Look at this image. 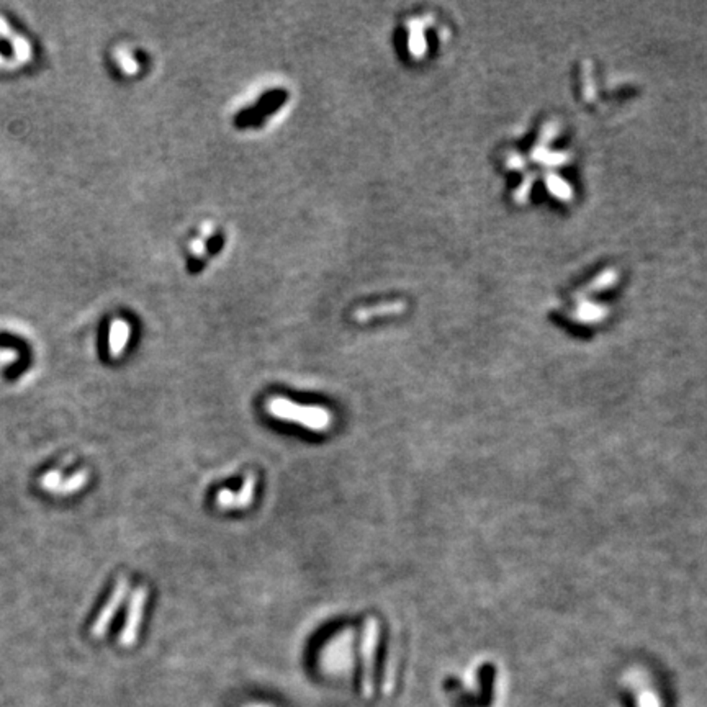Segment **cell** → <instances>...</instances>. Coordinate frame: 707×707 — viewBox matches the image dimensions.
I'll list each match as a JSON object with an SVG mask.
<instances>
[{
    "label": "cell",
    "mask_w": 707,
    "mask_h": 707,
    "mask_svg": "<svg viewBox=\"0 0 707 707\" xmlns=\"http://www.w3.org/2000/svg\"><path fill=\"white\" fill-rule=\"evenodd\" d=\"M560 136L553 123L542 125L536 140L530 141L523 150H509L504 154L506 167L530 166L529 170L523 172L520 179V192L516 200L527 202L532 189L541 187L542 192L553 195L558 202H571L570 180L560 175L570 162V152L567 150H557L555 141Z\"/></svg>",
    "instance_id": "6da1fadb"
},
{
    "label": "cell",
    "mask_w": 707,
    "mask_h": 707,
    "mask_svg": "<svg viewBox=\"0 0 707 707\" xmlns=\"http://www.w3.org/2000/svg\"><path fill=\"white\" fill-rule=\"evenodd\" d=\"M265 411L272 418L285 423L298 424L313 432H323L333 428V413L318 404H300L284 396H272L265 401Z\"/></svg>",
    "instance_id": "7a4b0ae2"
},
{
    "label": "cell",
    "mask_w": 707,
    "mask_h": 707,
    "mask_svg": "<svg viewBox=\"0 0 707 707\" xmlns=\"http://www.w3.org/2000/svg\"><path fill=\"white\" fill-rule=\"evenodd\" d=\"M380 624L375 618H369L364 622L362 630V694L365 699H370L375 691V658L377 647H379Z\"/></svg>",
    "instance_id": "3957f363"
},
{
    "label": "cell",
    "mask_w": 707,
    "mask_h": 707,
    "mask_svg": "<svg viewBox=\"0 0 707 707\" xmlns=\"http://www.w3.org/2000/svg\"><path fill=\"white\" fill-rule=\"evenodd\" d=\"M147 601V586L141 585L138 586L135 591H133L130 604H128V613H126V620L125 625H123V630L120 634V643L122 647H133L138 640V634H140L141 620H143V613H145V606Z\"/></svg>",
    "instance_id": "277c9868"
},
{
    "label": "cell",
    "mask_w": 707,
    "mask_h": 707,
    "mask_svg": "<svg viewBox=\"0 0 707 707\" xmlns=\"http://www.w3.org/2000/svg\"><path fill=\"white\" fill-rule=\"evenodd\" d=\"M128 590H130V583H128V578H120V580L117 581V585H115L108 601L105 603L103 608L100 609L97 619H95V622L92 624V629H90L92 637L100 639L107 634V630L110 627V624H112L115 614H117L118 609L122 608V603H123V599H125Z\"/></svg>",
    "instance_id": "5b68a950"
},
{
    "label": "cell",
    "mask_w": 707,
    "mask_h": 707,
    "mask_svg": "<svg viewBox=\"0 0 707 707\" xmlns=\"http://www.w3.org/2000/svg\"><path fill=\"white\" fill-rule=\"evenodd\" d=\"M257 476L247 474L240 491L219 490L214 496V503L219 509H246L249 508L256 496Z\"/></svg>",
    "instance_id": "8992f818"
},
{
    "label": "cell",
    "mask_w": 707,
    "mask_h": 707,
    "mask_svg": "<svg viewBox=\"0 0 707 707\" xmlns=\"http://www.w3.org/2000/svg\"><path fill=\"white\" fill-rule=\"evenodd\" d=\"M130 333L131 328L125 319H115V321L110 324L108 351L113 359H118L123 354V351H125L128 339H130Z\"/></svg>",
    "instance_id": "52a82bcc"
},
{
    "label": "cell",
    "mask_w": 707,
    "mask_h": 707,
    "mask_svg": "<svg viewBox=\"0 0 707 707\" xmlns=\"http://www.w3.org/2000/svg\"><path fill=\"white\" fill-rule=\"evenodd\" d=\"M404 308H406L404 303H401V302L381 303V305H377V307L359 308L356 313H354V318H356V321L364 323V321H369V319H372V318L388 316V314H398V313L403 312Z\"/></svg>",
    "instance_id": "ba28073f"
},
{
    "label": "cell",
    "mask_w": 707,
    "mask_h": 707,
    "mask_svg": "<svg viewBox=\"0 0 707 707\" xmlns=\"http://www.w3.org/2000/svg\"><path fill=\"white\" fill-rule=\"evenodd\" d=\"M89 481V474L85 470L82 472H78V474H74L73 476H69L68 480H63V483L59 485V488H57L56 495H73L75 493V491L82 490L85 485H87Z\"/></svg>",
    "instance_id": "9c48e42d"
},
{
    "label": "cell",
    "mask_w": 707,
    "mask_h": 707,
    "mask_svg": "<svg viewBox=\"0 0 707 707\" xmlns=\"http://www.w3.org/2000/svg\"><path fill=\"white\" fill-rule=\"evenodd\" d=\"M10 43L13 48V54L17 57V63H28V61H31L33 51L30 41H28L27 38H23L15 33V35L12 36Z\"/></svg>",
    "instance_id": "30bf717a"
},
{
    "label": "cell",
    "mask_w": 707,
    "mask_h": 707,
    "mask_svg": "<svg viewBox=\"0 0 707 707\" xmlns=\"http://www.w3.org/2000/svg\"><path fill=\"white\" fill-rule=\"evenodd\" d=\"M115 61H117V64L120 66V69L125 74L138 73V63L135 61V57L131 56V52L125 50V48H118V50H115Z\"/></svg>",
    "instance_id": "8fae6325"
},
{
    "label": "cell",
    "mask_w": 707,
    "mask_h": 707,
    "mask_svg": "<svg viewBox=\"0 0 707 707\" xmlns=\"http://www.w3.org/2000/svg\"><path fill=\"white\" fill-rule=\"evenodd\" d=\"M61 483H63V476H61L59 470L48 472V474L43 475L41 479V488L50 491V493H56Z\"/></svg>",
    "instance_id": "7c38bea8"
},
{
    "label": "cell",
    "mask_w": 707,
    "mask_h": 707,
    "mask_svg": "<svg viewBox=\"0 0 707 707\" xmlns=\"http://www.w3.org/2000/svg\"><path fill=\"white\" fill-rule=\"evenodd\" d=\"M640 707H658L657 697L650 694V692H647V694H643L642 699H640Z\"/></svg>",
    "instance_id": "4fadbf2b"
},
{
    "label": "cell",
    "mask_w": 707,
    "mask_h": 707,
    "mask_svg": "<svg viewBox=\"0 0 707 707\" xmlns=\"http://www.w3.org/2000/svg\"><path fill=\"white\" fill-rule=\"evenodd\" d=\"M15 35V31H12V28L8 23L3 20L2 17H0V36L3 38H8V40H12V36Z\"/></svg>",
    "instance_id": "5bb4252c"
},
{
    "label": "cell",
    "mask_w": 707,
    "mask_h": 707,
    "mask_svg": "<svg viewBox=\"0 0 707 707\" xmlns=\"http://www.w3.org/2000/svg\"><path fill=\"white\" fill-rule=\"evenodd\" d=\"M17 61H10L7 59L6 56L0 54V68H7V69H12V68H17Z\"/></svg>",
    "instance_id": "9a60e30c"
},
{
    "label": "cell",
    "mask_w": 707,
    "mask_h": 707,
    "mask_svg": "<svg viewBox=\"0 0 707 707\" xmlns=\"http://www.w3.org/2000/svg\"><path fill=\"white\" fill-rule=\"evenodd\" d=\"M252 707H265V706H252Z\"/></svg>",
    "instance_id": "2e32d148"
}]
</instances>
